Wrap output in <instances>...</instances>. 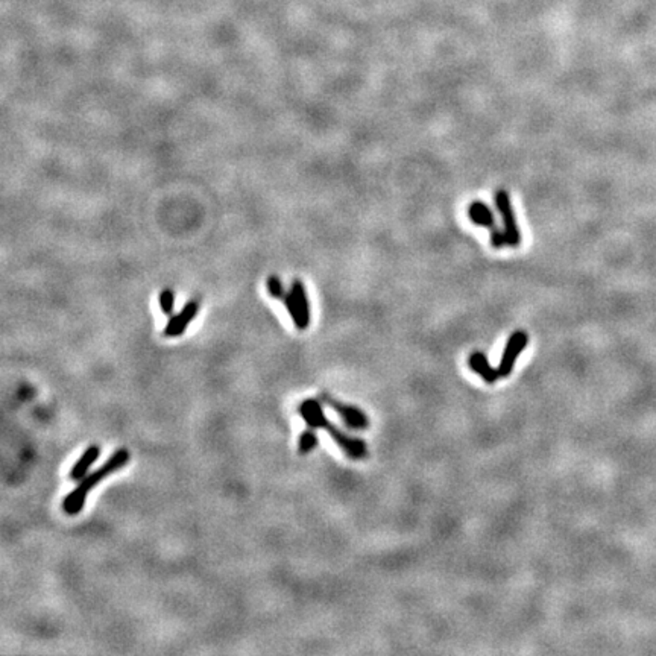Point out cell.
Returning <instances> with one entry per match:
<instances>
[{
  "instance_id": "1",
  "label": "cell",
  "mask_w": 656,
  "mask_h": 656,
  "mask_svg": "<svg viewBox=\"0 0 656 656\" xmlns=\"http://www.w3.org/2000/svg\"><path fill=\"white\" fill-rule=\"evenodd\" d=\"M298 412H300L301 418L304 420V422L308 427H312L315 430L321 429V430H325L327 433H330L332 439L341 447V450L345 453V456H348L350 459H354V460H359V459L366 458V455H368V446H366V442L346 435L343 430L334 426L330 420H327L320 400L308 398L303 401Z\"/></svg>"
},
{
  "instance_id": "2",
  "label": "cell",
  "mask_w": 656,
  "mask_h": 656,
  "mask_svg": "<svg viewBox=\"0 0 656 656\" xmlns=\"http://www.w3.org/2000/svg\"><path fill=\"white\" fill-rule=\"evenodd\" d=\"M130 462V451L127 448H119L118 451H114L110 456L107 462H103V465L99 467L98 469H94L93 472H89L81 481L80 485L76 486L72 492L65 496L63 500V510L70 517L78 515L82 507L85 506L87 497H89L90 492L98 486L102 480L110 477L114 474L115 471L122 469L123 467H127Z\"/></svg>"
},
{
  "instance_id": "3",
  "label": "cell",
  "mask_w": 656,
  "mask_h": 656,
  "mask_svg": "<svg viewBox=\"0 0 656 656\" xmlns=\"http://www.w3.org/2000/svg\"><path fill=\"white\" fill-rule=\"evenodd\" d=\"M494 201H496V207L498 210L500 216L503 217V227H505L503 231L506 234L507 246L517 248L521 244V234H519L515 213L512 208V202H510V198H509V193L503 189L497 190Z\"/></svg>"
},
{
  "instance_id": "4",
  "label": "cell",
  "mask_w": 656,
  "mask_h": 656,
  "mask_svg": "<svg viewBox=\"0 0 656 656\" xmlns=\"http://www.w3.org/2000/svg\"><path fill=\"white\" fill-rule=\"evenodd\" d=\"M321 400L328 404L337 415L343 420L345 426H348L350 429L354 430H363L370 426V420L366 415L355 406H348V404H343L339 400H336L332 397L328 392H321Z\"/></svg>"
},
{
  "instance_id": "5",
  "label": "cell",
  "mask_w": 656,
  "mask_h": 656,
  "mask_svg": "<svg viewBox=\"0 0 656 656\" xmlns=\"http://www.w3.org/2000/svg\"><path fill=\"white\" fill-rule=\"evenodd\" d=\"M527 343H529V336L526 332L519 330V332H515L514 334H510L506 343V348L503 351V355H501L500 365L497 368L500 379L507 377V375H510V372L514 371V366H515L518 355L524 351Z\"/></svg>"
},
{
  "instance_id": "6",
  "label": "cell",
  "mask_w": 656,
  "mask_h": 656,
  "mask_svg": "<svg viewBox=\"0 0 656 656\" xmlns=\"http://www.w3.org/2000/svg\"><path fill=\"white\" fill-rule=\"evenodd\" d=\"M199 312V301L190 300L177 315H172L164 327V336L166 337H178L184 334L189 324L195 320Z\"/></svg>"
},
{
  "instance_id": "7",
  "label": "cell",
  "mask_w": 656,
  "mask_h": 656,
  "mask_svg": "<svg viewBox=\"0 0 656 656\" xmlns=\"http://www.w3.org/2000/svg\"><path fill=\"white\" fill-rule=\"evenodd\" d=\"M99 456H101V447L96 446V443L94 446H90L89 448H85L82 456L76 460V464L72 467L69 479L75 481L82 480L87 474H89L90 468L93 467L94 462L99 459Z\"/></svg>"
},
{
  "instance_id": "8",
  "label": "cell",
  "mask_w": 656,
  "mask_h": 656,
  "mask_svg": "<svg viewBox=\"0 0 656 656\" xmlns=\"http://www.w3.org/2000/svg\"><path fill=\"white\" fill-rule=\"evenodd\" d=\"M468 363H469V368L474 371L476 374H479L480 377L489 384L496 383L500 379L498 371L492 368L489 360H488V357L484 353H480V351L472 353L469 355V362Z\"/></svg>"
},
{
  "instance_id": "9",
  "label": "cell",
  "mask_w": 656,
  "mask_h": 656,
  "mask_svg": "<svg viewBox=\"0 0 656 656\" xmlns=\"http://www.w3.org/2000/svg\"><path fill=\"white\" fill-rule=\"evenodd\" d=\"M468 216L471 222H474V224L479 227L489 228V229L496 228L494 213H492V210L485 204V202H481V201L471 202L469 208H468Z\"/></svg>"
},
{
  "instance_id": "10",
  "label": "cell",
  "mask_w": 656,
  "mask_h": 656,
  "mask_svg": "<svg viewBox=\"0 0 656 656\" xmlns=\"http://www.w3.org/2000/svg\"><path fill=\"white\" fill-rule=\"evenodd\" d=\"M291 294L295 298L298 307H300L304 320L310 324V304H308V296L305 292L304 283L300 282V279H294L291 284Z\"/></svg>"
},
{
  "instance_id": "11",
  "label": "cell",
  "mask_w": 656,
  "mask_h": 656,
  "mask_svg": "<svg viewBox=\"0 0 656 656\" xmlns=\"http://www.w3.org/2000/svg\"><path fill=\"white\" fill-rule=\"evenodd\" d=\"M283 301H284V305H286V310H287L289 316L292 317V321H294V324L296 325L298 330H305V328L308 327V322L304 320V316H303V313H301V310H300V307H298V304H296V301H295V298L292 296L291 291H289V292L286 294V296H284V300H283Z\"/></svg>"
},
{
  "instance_id": "12",
  "label": "cell",
  "mask_w": 656,
  "mask_h": 656,
  "mask_svg": "<svg viewBox=\"0 0 656 656\" xmlns=\"http://www.w3.org/2000/svg\"><path fill=\"white\" fill-rule=\"evenodd\" d=\"M317 442H320V438H317L315 429L308 427L301 433L300 439H298V453H300L301 456L308 455V453H312L316 448Z\"/></svg>"
},
{
  "instance_id": "13",
  "label": "cell",
  "mask_w": 656,
  "mask_h": 656,
  "mask_svg": "<svg viewBox=\"0 0 656 656\" xmlns=\"http://www.w3.org/2000/svg\"><path fill=\"white\" fill-rule=\"evenodd\" d=\"M158 303H160L161 312L164 315H166V316L173 315V307H175V294H173L172 289H169V287L163 289L161 294H160V298H158Z\"/></svg>"
},
{
  "instance_id": "14",
  "label": "cell",
  "mask_w": 656,
  "mask_h": 656,
  "mask_svg": "<svg viewBox=\"0 0 656 656\" xmlns=\"http://www.w3.org/2000/svg\"><path fill=\"white\" fill-rule=\"evenodd\" d=\"M266 289H267L269 295L275 298V300H284V296L287 294L284 292V286L282 282H279V278L277 275H269L266 278Z\"/></svg>"
},
{
  "instance_id": "15",
  "label": "cell",
  "mask_w": 656,
  "mask_h": 656,
  "mask_svg": "<svg viewBox=\"0 0 656 656\" xmlns=\"http://www.w3.org/2000/svg\"><path fill=\"white\" fill-rule=\"evenodd\" d=\"M491 244L494 248H503L505 245H507L505 231H500L498 228L491 229Z\"/></svg>"
}]
</instances>
